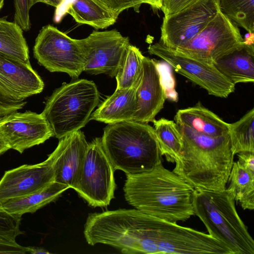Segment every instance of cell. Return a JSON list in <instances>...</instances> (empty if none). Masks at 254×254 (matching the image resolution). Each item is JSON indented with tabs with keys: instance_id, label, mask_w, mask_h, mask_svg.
Listing matches in <instances>:
<instances>
[{
	"instance_id": "7",
	"label": "cell",
	"mask_w": 254,
	"mask_h": 254,
	"mask_svg": "<svg viewBox=\"0 0 254 254\" xmlns=\"http://www.w3.org/2000/svg\"><path fill=\"white\" fill-rule=\"evenodd\" d=\"M244 45L239 29L219 10L194 38L175 50L214 64L220 58Z\"/></svg>"
},
{
	"instance_id": "19",
	"label": "cell",
	"mask_w": 254,
	"mask_h": 254,
	"mask_svg": "<svg viewBox=\"0 0 254 254\" xmlns=\"http://www.w3.org/2000/svg\"><path fill=\"white\" fill-rule=\"evenodd\" d=\"M68 189V186L55 181L38 191L0 203V207L14 215L21 216L27 213H33L56 200Z\"/></svg>"
},
{
	"instance_id": "12",
	"label": "cell",
	"mask_w": 254,
	"mask_h": 254,
	"mask_svg": "<svg viewBox=\"0 0 254 254\" xmlns=\"http://www.w3.org/2000/svg\"><path fill=\"white\" fill-rule=\"evenodd\" d=\"M0 135L10 149L20 153L54 136L52 129L43 114L30 111L15 112L1 118Z\"/></svg>"
},
{
	"instance_id": "16",
	"label": "cell",
	"mask_w": 254,
	"mask_h": 254,
	"mask_svg": "<svg viewBox=\"0 0 254 254\" xmlns=\"http://www.w3.org/2000/svg\"><path fill=\"white\" fill-rule=\"evenodd\" d=\"M137 82L129 88L116 89L93 112L90 121L107 124L132 121L136 109L135 89Z\"/></svg>"
},
{
	"instance_id": "30",
	"label": "cell",
	"mask_w": 254,
	"mask_h": 254,
	"mask_svg": "<svg viewBox=\"0 0 254 254\" xmlns=\"http://www.w3.org/2000/svg\"><path fill=\"white\" fill-rule=\"evenodd\" d=\"M117 16L124 10L133 8L138 12L139 8L143 3V0H98Z\"/></svg>"
},
{
	"instance_id": "27",
	"label": "cell",
	"mask_w": 254,
	"mask_h": 254,
	"mask_svg": "<svg viewBox=\"0 0 254 254\" xmlns=\"http://www.w3.org/2000/svg\"><path fill=\"white\" fill-rule=\"evenodd\" d=\"M25 99L0 76V120L22 109L27 103Z\"/></svg>"
},
{
	"instance_id": "5",
	"label": "cell",
	"mask_w": 254,
	"mask_h": 254,
	"mask_svg": "<svg viewBox=\"0 0 254 254\" xmlns=\"http://www.w3.org/2000/svg\"><path fill=\"white\" fill-rule=\"evenodd\" d=\"M115 171L103 148L101 138L96 137L88 143L82 166L72 189L88 205L107 206L114 198Z\"/></svg>"
},
{
	"instance_id": "8",
	"label": "cell",
	"mask_w": 254,
	"mask_h": 254,
	"mask_svg": "<svg viewBox=\"0 0 254 254\" xmlns=\"http://www.w3.org/2000/svg\"><path fill=\"white\" fill-rule=\"evenodd\" d=\"M148 52L162 59L177 72L206 90L209 95L227 98L235 91V85L223 75L213 64L168 48L160 42L150 45Z\"/></svg>"
},
{
	"instance_id": "35",
	"label": "cell",
	"mask_w": 254,
	"mask_h": 254,
	"mask_svg": "<svg viewBox=\"0 0 254 254\" xmlns=\"http://www.w3.org/2000/svg\"><path fill=\"white\" fill-rule=\"evenodd\" d=\"M27 253L32 254H48L50 253L44 248L37 247H27Z\"/></svg>"
},
{
	"instance_id": "13",
	"label": "cell",
	"mask_w": 254,
	"mask_h": 254,
	"mask_svg": "<svg viewBox=\"0 0 254 254\" xmlns=\"http://www.w3.org/2000/svg\"><path fill=\"white\" fill-rule=\"evenodd\" d=\"M167 96L157 62L144 56L135 89L136 109L133 120L152 122L162 109Z\"/></svg>"
},
{
	"instance_id": "11",
	"label": "cell",
	"mask_w": 254,
	"mask_h": 254,
	"mask_svg": "<svg viewBox=\"0 0 254 254\" xmlns=\"http://www.w3.org/2000/svg\"><path fill=\"white\" fill-rule=\"evenodd\" d=\"M59 154L57 146L41 163L6 171L0 180V203L38 191L55 182L54 165Z\"/></svg>"
},
{
	"instance_id": "21",
	"label": "cell",
	"mask_w": 254,
	"mask_h": 254,
	"mask_svg": "<svg viewBox=\"0 0 254 254\" xmlns=\"http://www.w3.org/2000/svg\"><path fill=\"white\" fill-rule=\"evenodd\" d=\"M229 185L226 190L244 209H254V171L238 160L234 161L229 174Z\"/></svg>"
},
{
	"instance_id": "3",
	"label": "cell",
	"mask_w": 254,
	"mask_h": 254,
	"mask_svg": "<svg viewBox=\"0 0 254 254\" xmlns=\"http://www.w3.org/2000/svg\"><path fill=\"white\" fill-rule=\"evenodd\" d=\"M193 210L208 234L224 244L232 254H254V240L226 189H195Z\"/></svg>"
},
{
	"instance_id": "23",
	"label": "cell",
	"mask_w": 254,
	"mask_h": 254,
	"mask_svg": "<svg viewBox=\"0 0 254 254\" xmlns=\"http://www.w3.org/2000/svg\"><path fill=\"white\" fill-rule=\"evenodd\" d=\"M154 129L159 144L161 156L175 163L180 157L182 140L178 125L165 118L154 120Z\"/></svg>"
},
{
	"instance_id": "34",
	"label": "cell",
	"mask_w": 254,
	"mask_h": 254,
	"mask_svg": "<svg viewBox=\"0 0 254 254\" xmlns=\"http://www.w3.org/2000/svg\"><path fill=\"white\" fill-rule=\"evenodd\" d=\"M64 0H30V5L32 7L37 3L42 2L58 8L63 3Z\"/></svg>"
},
{
	"instance_id": "25",
	"label": "cell",
	"mask_w": 254,
	"mask_h": 254,
	"mask_svg": "<svg viewBox=\"0 0 254 254\" xmlns=\"http://www.w3.org/2000/svg\"><path fill=\"white\" fill-rule=\"evenodd\" d=\"M144 56L140 50L130 44L115 76L117 89L129 88L138 80L142 71Z\"/></svg>"
},
{
	"instance_id": "36",
	"label": "cell",
	"mask_w": 254,
	"mask_h": 254,
	"mask_svg": "<svg viewBox=\"0 0 254 254\" xmlns=\"http://www.w3.org/2000/svg\"><path fill=\"white\" fill-rule=\"evenodd\" d=\"M143 3L149 4L154 10L161 9L162 0H143Z\"/></svg>"
},
{
	"instance_id": "2",
	"label": "cell",
	"mask_w": 254,
	"mask_h": 254,
	"mask_svg": "<svg viewBox=\"0 0 254 254\" xmlns=\"http://www.w3.org/2000/svg\"><path fill=\"white\" fill-rule=\"evenodd\" d=\"M101 138L114 170L126 175L149 171L161 160L153 127L134 121L108 124Z\"/></svg>"
},
{
	"instance_id": "18",
	"label": "cell",
	"mask_w": 254,
	"mask_h": 254,
	"mask_svg": "<svg viewBox=\"0 0 254 254\" xmlns=\"http://www.w3.org/2000/svg\"><path fill=\"white\" fill-rule=\"evenodd\" d=\"M216 68L231 82L253 83L254 81V45H245L218 59Z\"/></svg>"
},
{
	"instance_id": "22",
	"label": "cell",
	"mask_w": 254,
	"mask_h": 254,
	"mask_svg": "<svg viewBox=\"0 0 254 254\" xmlns=\"http://www.w3.org/2000/svg\"><path fill=\"white\" fill-rule=\"evenodd\" d=\"M23 32L15 22L0 18V52L30 63L29 49Z\"/></svg>"
},
{
	"instance_id": "26",
	"label": "cell",
	"mask_w": 254,
	"mask_h": 254,
	"mask_svg": "<svg viewBox=\"0 0 254 254\" xmlns=\"http://www.w3.org/2000/svg\"><path fill=\"white\" fill-rule=\"evenodd\" d=\"M220 11L248 33L254 32V0H217Z\"/></svg>"
},
{
	"instance_id": "1",
	"label": "cell",
	"mask_w": 254,
	"mask_h": 254,
	"mask_svg": "<svg viewBox=\"0 0 254 254\" xmlns=\"http://www.w3.org/2000/svg\"><path fill=\"white\" fill-rule=\"evenodd\" d=\"M195 189L162 161L149 171L126 175L125 199L135 208L153 216L177 223L194 215Z\"/></svg>"
},
{
	"instance_id": "10",
	"label": "cell",
	"mask_w": 254,
	"mask_h": 254,
	"mask_svg": "<svg viewBox=\"0 0 254 254\" xmlns=\"http://www.w3.org/2000/svg\"><path fill=\"white\" fill-rule=\"evenodd\" d=\"M220 10L217 0H199L173 14L164 16L160 42L176 49L194 38Z\"/></svg>"
},
{
	"instance_id": "4",
	"label": "cell",
	"mask_w": 254,
	"mask_h": 254,
	"mask_svg": "<svg viewBox=\"0 0 254 254\" xmlns=\"http://www.w3.org/2000/svg\"><path fill=\"white\" fill-rule=\"evenodd\" d=\"M99 101V92L93 81L75 79L55 90L41 113L54 136L60 139L85 127Z\"/></svg>"
},
{
	"instance_id": "20",
	"label": "cell",
	"mask_w": 254,
	"mask_h": 254,
	"mask_svg": "<svg viewBox=\"0 0 254 254\" xmlns=\"http://www.w3.org/2000/svg\"><path fill=\"white\" fill-rule=\"evenodd\" d=\"M74 20L103 29L113 25L118 18L98 0H73L66 10Z\"/></svg>"
},
{
	"instance_id": "37",
	"label": "cell",
	"mask_w": 254,
	"mask_h": 254,
	"mask_svg": "<svg viewBox=\"0 0 254 254\" xmlns=\"http://www.w3.org/2000/svg\"><path fill=\"white\" fill-rule=\"evenodd\" d=\"M10 149L7 143L0 135V155Z\"/></svg>"
},
{
	"instance_id": "6",
	"label": "cell",
	"mask_w": 254,
	"mask_h": 254,
	"mask_svg": "<svg viewBox=\"0 0 254 254\" xmlns=\"http://www.w3.org/2000/svg\"><path fill=\"white\" fill-rule=\"evenodd\" d=\"M33 54L38 63L50 72H64L73 78L84 71L86 62L80 39H73L50 24L40 30Z\"/></svg>"
},
{
	"instance_id": "15",
	"label": "cell",
	"mask_w": 254,
	"mask_h": 254,
	"mask_svg": "<svg viewBox=\"0 0 254 254\" xmlns=\"http://www.w3.org/2000/svg\"><path fill=\"white\" fill-rule=\"evenodd\" d=\"M0 76L24 98L40 93L44 83L30 63L0 52Z\"/></svg>"
},
{
	"instance_id": "38",
	"label": "cell",
	"mask_w": 254,
	"mask_h": 254,
	"mask_svg": "<svg viewBox=\"0 0 254 254\" xmlns=\"http://www.w3.org/2000/svg\"><path fill=\"white\" fill-rule=\"evenodd\" d=\"M4 0H0V10L3 7V5L4 4Z\"/></svg>"
},
{
	"instance_id": "29",
	"label": "cell",
	"mask_w": 254,
	"mask_h": 254,
	"mask_svg": "<svg viewBox=\"0 0 254 254\" xmlns=\"http://www.w3.org/2000/svg\"><path fill=\"white\" fill-rule=\"evenodd\" d=\"M14 7V22L24 31L31 28L29 11L31 6L30 0H13Z\"/></svg>"
},
{
	"instance_id": "33",
	"label": "cell",
	"mask_w": 254,
	"mask_h": 254,
	"mask_svg": "<svg viewBox=\"0 0 254 254\" xmlns=\"http://www.w3.org/2000/svg\"><path fill=\"white\" fill-rule=\"evenodd\" d=\"M238 160L245 167L254 171V152H241L237 154Z\"/></svg>"
},
{
	"instance_id": "28",
	"label": "cell",
	"mask_w": 254,
	"mask_h": 254,
	"mask_svg": "<svg viewBox=\"0 0 254 254\" xmlns=\"http://www.w3.org/2000/svg\"><path fill=\"white\" fill-rule=\"evenodd\" d=\"M21 216L8 213L0 207V242L15 243L23 234L20 229Z\"/></svg>"
},
{
	"instance_id": "17",
	"label": "cell",
	"mask_w": 254,
	"mask_h": 254,
	"mask_svg": "<svg viewBox=\"0 0 254 254\" xmlns=\"http://www.w3.org/2000/svg\"><path fill=\"white\" fill-rule=\"evenodd\" d=\"M176 124L187 126L196 132L211 136L229 133L228 124L198 102L195 105L179 110L174 117Z\"/></svg>"
},
{
	"instance_id": "32",
	"label": "cell",
	"mask_w": 254,
	"mask_h": 254,
	"mask_svg": "<svg viewBox=\"0 0 254 254\" xmlns=\"http://www.w3.org/2000/svg\"><path fill=\"white\" fill-rule=\"evenodd\" d=\"M27 253L26 248L15 243L0 242V254H24Z\"/></svg>"
},
{
	"instance_id": "14",
	"label": "cell",
	"mask_w": 254,
	"mask_h": 254,
	"mask_svg": "<svg viewBox=\"0 0 254 254\" xmlns=\"http://www.w3.org/2000/svg\"><path fill=\"white\" fill-rule=\"evenodd\" d=\"M88 143L80 129L59 139L55 181L72 188L82 166Z\"/></svg>"
},
{
	"instance_id": "31",
	"label": "cell",
	"mask_w": 254,
	"mask_h": 254,
	"mask_svg": "<svg viewBox=\"0 0 254 254\" xmlns=\"http://www.w3.org/2000/svg\"><path fill=\"white\" fill-rule=\"evenodd\" d=\"M199 0H162L161 9L164 16L178 12L195 3Z\"/></svg>"
},
{
	"instance_id": "24",
	"label": "cell",
	"mask_w": 254,
	"mask_h": 254,
	"mask_svg": "<svg viewBox=\"0 0 254 254\" xmlns=\"http://www.w3.org/2000/svg\"><path fill=\"white\" fill-rule=\"evenodd\" d=\"M230 134L234 155L241 152H254V108L238 121L230 124Z\"/></svg>"
},
{
	"instance_id": "9",
	"label": "cell",
	"mask_w": 254,
	"mask_h": 254,
	"mask_svg": "<svg viewBox=\"0 0 254 254\" xmlns=\"http://www.w3.org/2000/svg\"><path fill=\"white\" fill-rule=\"evenodd\" d=\"M80 42L86 61L84 71L94 75L104 74L111 77L116 76L130 44L129 38L116 29L93 31Z\"/></svg>"
}]
</instances>
